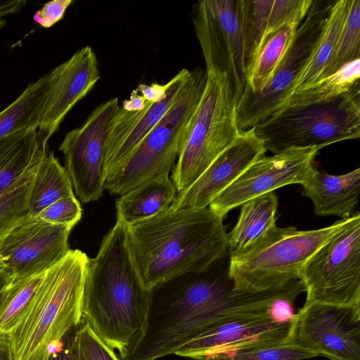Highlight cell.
Listing matches in <instances>:
<instances>
[{"label":"cell","mask_w":360,"mask_h":360,"mask_svg":"<svg viewBox=\"0 0 360 360\" xmlns=\"http://www.w3.org/2000/svg\"><path fill=\"white\" fill-rule=\"evenodd\" d=\"M228 253L208 268L165 281L150 290L142 335L121 360H156L174 354L210 328L231 320L271 317L283 299L281 288L236 290L228 275Z\"/></svg>","instance_id":"6da1fadb"},{"label":"cell","mask_w":360,"mask_h":360,"mask_svg":"<svg viewBox=\"0 0 360 360\" xmlns=\"http://www.w3.org/2000/svg\"><path fill=\"white\" fill-rule=\"evenodd\" d=\"M149 302L150 290L143 285L129 251L127 226L117 219L96 256L87 260L83 321L122 359L143 334Z\"/></svg>","instance_id":"7a4b0ae2"},{"label":"cell","mask_w":360,"mask_h":360,"mask_svg":"<svg viewBox=\"0 0 360 360\" xmlns=\"http://www.w3.org/2000/svg\"><path fill=\"white\" fill-rule=\"evenodd\" d=\"M221 217L209 207L166 211L127 226L129 251L146 288L202 271L228 253Z\"/></svg>","instance_id":"3957f363"},{"label":"cell","mask_w":360,"mask_h":360,"mask_svg":"<svg viewBox=\"0 0 360 360\" xmlns=\"http://www.w3.org/2000/svg\"><path fill=\"white\" fill-rule=\"evenodd\" d=\"M89 257L70 250L46 270L26 311L8 337L13 360H49L83 321L82 297Z\"/></svg>","instance_id":"277c9868"},{"label":"cell","mask_w":360,"mask_h":360,"mask_svg":"<svg viewBox=\"0 0 360 360\" xmlns=\"http://www.w3.org/2000/svg\"><path fill=\"white\" fill-rule=\"evenodd\" d=\"M254 128L273 154L360 137V89L315 102L283 105Z\"/></svg>","instance_id":"5b68a950"},{"label":"cell","mask_w":360,"mask_h":360,"mask_svg":"<svg viewBox=\"0 0 360 360\" xmlns=\"http://www.w3.org/2000/svg\"><path fill=\"white\" fill-rule=\"evenodd\" d=\"M206 71H191L174 101L122 167L104 183L111 195H122L140 184L168 174L181 152L202 97Z\"/></svg>","instance_id":"8992f818"},{"label":"cell","mask_w":360,"mask_h":360,"mask_svg":"<svg viewBox=\"0 0 360 360\" xmlns=\"http://www.w3.org/2000/svg\"><path fill=\"white\" fill-rule=\"evenodd\" d=\"M347 219L309 231L276 226L245 254L229 259L228 275L233 288L259 292L298 279L300 271L308 259L344 226Z\"/></svg>","instance_id":"52a82bcc"},{"label":"cell","mask_w":360,"mask_h":360,"mask_svg":"<svg viewBox=\"0 0 360 360\" xmlns=\"http://www.w3.org/2000/svg\"><path fill=\"white\" fill-rule=\"evenodd\" d=\"M205 86L172 174L176 192L188 188L236 139L240 130L226 74L206 72Z\"/></svg>","instance_id":"ba28073f"},{"label":"cell","mask_w":360,"mask_h":360,"mask_svg":"<svg viewBox=\"0 0 360 360\" xmlns=\"http://www.w3.org/2000/svg\"><path fill=\"white\" fill-rule=\"evenodd\" d=\"M298 279L306 302L360 305V214L346 224L308 259Z\"/></svg>","instance_id":"9c48e42d"},{"label":"cell","mask_w":360,"mask_h":360,"mask_svg":"<svg viewBox=\"0 0 360 360\" xmlns=\"http://www.w3.org/2000/svg\"><path fill=\"white\" fill-rule=\"evenodd\" d=\"M335 1L313 0L268 84L257 93L245 88L236 104V122L240 131L266 120L292 95Z\"/></svg>","instance_id":"30bf717a"},{"label":"cell","mask_w":360,"mask_h":360,"mask_svg":"<svg viewBox=\"0 0 360 360\" xmlns=\"http://www.w3.org/2000/svg\"><path fill=\"white\" fill-rule=\"evenodd\" d=\"M243 0H202L193 6V22L206 72L226 74L236 101L247 83L242 27Z\"/></svg>","instance_id":"8fae6325"},{"label":"cell","mask_w":360,"mask_h":360,"mask_svg":"<svg viewBox=\"0 0 360 360\" xmlns=\"http://www.w3.org/2000/svg\"><path fill=\"white\" fill-rule=\"evenodd\" d=\"M288 343L332 360H360V305L304 304L291 320Z\"/></svg>","instance_id":"7c38bea8"},{"label":"cell","mask_w":360,"mask_h":360,"mask_svg":"<svg viewBox=\"0 0 360 360\" xmlns=\"http://www.w3.org/2000/svg\"><path fill=\"white\" fill-rule=\"evenodd\" d=\"M119 107L117 98L102 103L81 127L65 134L59 146L72 187L84 203L98 200L105 190L106 142L111 121Z\"/></svg>","instance_id":"4fadbf2b"},{"label":"cell","mask_w":360,"mask_h":360,"mask_svg":"<svg viewBox=\"0 0 360 360\" xmlns=\"http://www.w3.org/2000/svg\"><path fill=\"white\" fill-rule=\"evenodd\" d=\"M321 148H292L260 158L215 198L209 208L224 218L250 199L287 185L301 184L314 167V160Z\"/></svg>","instance_id":"5bb4252c"},{"label":"cell","mask_w":360,"mask_h":360,"mask_svg":"<svg viewBox=\"0 0 360 360\" xmlns=\"http://www.w3.org/2000/svg\"><path fill=\"white\" fill-rule=\"evenodd\" d=\"M72 228L28 218L0 242V264L12 280L44 273L70 250L68 238Z\"/></svg>","instance_id":"9a60e30c"},{"label":"cell","mask_w":360,"mask_h":360,"mask_svg":"<svg viewBox=\"0 0 360 360\" xmlns=\"http://www.w3.org/2000/svg\"><path fill=\"white\" fill-rule=\"evenodd\" d=\"M266 152L264 143L255 134L254 128L240 131L233 142L188 188L176 193L169 207L188 210L208 207Z\"/></svg>","instance_id":"2e32d148"},{"label":"cell","mask_w":360,"mask_h":360,"mask_svg":"<svg viewBox=\"0 0 360 360\" xmlns=\"http://www.w3.org/2000/svg\"><path fill=\"white\" fill-rule=\"evenodd\" d=\"M191 74L184 68L169 82L165 96L157 102L148 101L141 111H128L120 106L110 123L104 160L105 181L127 162L136 148L162 119Z\"/></svg>","instance_id":"e0dca14e"},{"label":"cell","mask_w":360,"mask_h":360,"mask_svg":"<svg viewBox=\"0 0 360 360\" xmlns=\"http://www.w3.org/2000/svg\"><path fill=\"white\" fill-rule=\"evenodd\" d=\"M52 71L53 77L38 129L46 142L67 113L86 96L101 77L96 55L89 46L77 51Z\"/></svg>","instance_id":"ac0fdd59"},{"label":"cell","mask_w":360,"mask_h":360,"mask_svg":"<svg viewBox=\"0 0 360 360\" xmlns=\"http://www.w3.org/2000/svg\"><path fill=\"white\" fill-rule=\"evenodd\" d=\"M291 320L255 317L225 321L195 337L174 354L196 360L217 352L286 343Z\"/></svg>","instance_id":"d6986e66"},{"label":"cell","mask_w":360,"mask_h":360,"mask_svg":"<svg viewBox=\"0 0 360 360\" xmlns=\"http://www.w3.org/2000/svg\"><path fill=\"white\" fill-rule=\"evenodd\" d=\"M301 185L302 194L311 200L316 216L347 219L359 204L360 168L333 175L314 167Z\"/></svg>","instance_id":"ffe728a7"},{"label":"cell","mask_w":360,"mask_h":360,"mask_svg":"<svg viewBox=\"0 0 360 360\" xmlns=\"http://www.w3.org/2000/svg\"><path fill=\"white\" fill-rule=\"evenodd\" d=\"M277 207L278 198L274 192L250 199L241 205L238 221L227 233L229 259L245 254L276 226Z\"/></svg>","instance_id":"44dd1931"},{"label":"cell","mask_w":360,"mask_h":360,"mask_svg":"<svg viewBox=\"0 0 360 360\" xmlns=\"http://www.w3.org/2000/svg\"><path fill=\"white\" fill-rule=\"evenodd\" d=\"M46 143L34 129L0 139V193L40 163L47 152Z\"/></svg>","instance_id":"7402d4cb"},{"label":"cell","mask_w":360,"mask_h":360,"mask_svg":"<svg viewBox=\"0 0 360 360\" xmlns=\"http://www.w3.org/2000/svg\"><path fill=\"white\" fill-rule=\"evenodd\" d=\"M176 193L168 174L148 180L116 200L117 219L129 226L150 218L166 211Z\"/></svg>","instance_id":"603a6c76"},{"label":"cell","mask_w":360,"mask_h":360,"mask_svg":"<svg viewBox=\"0 0 360 360\" xmlns=\"http://www.w3.org/2000/svg\"><path fill=\"white\" fill-rule=\"evenodd\" d=\"M53 77L51 70L30 84L17 99L0 112V139L16 131L39 129Z\"/></svg>","instance_id":"cb8c5ba5"},{"label":"cell","mask_w":360,"mask_h":360,"mask_svg":"<svg viewBox=\"0 0 360 360\" xmlns=\"http://www.w3.org/2000/svg\"><path fill=\"white\" fill-rule=\"evenodd\" d=\"M349 4L350 0L335 1L308 63L297 79L292 94L302 91L321 80L335 51Z\"/></svg>","instance_id":"d4e9b609"},{"label":"cell","mask_w":360,"mask_h":360,"mask_svg":"<svg viewBox=\"0 0 360 360\" xmlns=\"http://www.w3.org/2000/svg\"><path fill=\"white\" fill-rule=\"evenodd\" d=\"M75 195L70 176L53 151L39 164L29 195L30 217H34L58 200Z\"/></svg>","instance_id":"484cf974"},{"label":"cell","mask_w":360,"mask_h":360,"mask_svg":"<svg viewBox=\"0 0 360 360\" xmlns=\"http://www.w3.org/2000/svg\"><path fill=\"white\" fill-rule=\"evenodd\" d=\"M304 19L290 20L264 42L248 75L245 87L250 91L259 92L268 84Z\"/></svg>","instance_id":"4316f807"},{"label":"cell","mask_w":360,"mask_h":360,"mask_svg":"<svg viewBox=\"0 0 360 360\" xmlns=\"http://www.w3.org/2000/svg\"><path fill=\"white\" fill-rule=\"evenodd\" d=\"M273 2L243 0L242 27L248 75L262 46Z\"/></svg>","instance_id":"83f0119b"},{"label":"cell","mask_w":360,"mask_h":360,"mask_svg":"<svg viewBox=\"0 0 360 360\" xmlns=\"http://www.w3.org/2000/svg\"><path fill=\"white\" fill-rule=\"evenodd\" d=\"M359 76L360 58L346 64L309 88L292 94L280 106L315 102L336 96L350 90L359 82Z\"/></svg>","instance_id":"f1b7e54d"},{"label":"cell","mask_w":360,"mask_h":360,"mask_svg":"<svg viewBox=\"0 0 360 360\" xmlns=\"http://www.w3.org/2000/svg\"><path fill=\"white\" fill-rule=\"evenodd\" d=\"M38 165L0 193V242L13 228L30 217L29 195Z\"/></svg>","instance_id":"f546056e"},{"label":"cell","mask_w":360,"mask_h":360,"mask_svg":"<svg viewBox=\"0 0 360 360\" xmlns=\"http://www.w3.org/2000/svg\"><path fill=\"white\" fill-rule=\"evenodd\" d=\"M44 274L12 280L0 305V334L8 335L31 302Z\"/></svg>","instance_id":"4dcf8cb0"},{"label":"cell","mask_w":360,"mask_h":360,"mask_svg":"<svg viewBox=\"0 0 360 360\" xmlns=\"http://www.w3.org/2000/svg\"><path fill=\"white\" fill-rule=\"evenodd\" d=\"M359 58H360V0H350L347 17L337 45L321 80L334 74L346 64Z\"/></svg>","instance_id":"1f68e13d"},{"label":"cell","mask_w":360,"mask_h":360,"mask_svg":"<svg viewBox=\"0 0 360 360\" xmlns=\"http://www.w3.org/2000/svg\"><path fill=\"white\" fill-rule=\"evenodd\" d=\"M316 356L310 352L286 342L217 352L196 360H302Z\"/></svg>","instance_id":"d6a6232c"},{"label":"cell","mask_w":360,"mask_h":360,"mask_svg":"<svg viewBox=\"0 0 360 360\" xmlns=\"http://www.w3.org/2000/svg\"><path fill=\"white\" fill-rule=\"evenodd\" d=\"M75 345L78 360H121L85 321L76 330Z\"/></svg>","instance_id":"836d02e7"},{"label":"cell","mask_w":360,"mask_h":360,"mask_svg":"<svg viewBox=\"0 0 360 360\" xmlns=\"http://www.w3.org/2000/svg\"><path fill=\"white\" fill-rule=\"evenodd\" d=\"M312 1L313 0H274L263 44L270 36L287 22L297 18H304Z\"/></svg>","instance_id":"e575fe53"},{"label":"cell","mask_w":360,"mask_h":360,"mask_svg":"<svg viewBox=\"0 0 360 360\" xmlns=\"http://www.w3.org/2000/svg\"><path fill=\"white\" fill-rule=\"evenodd\" d=\"M82 210L75 195L62 198L46 207L33 218L55 224L74 227L81 219Z\"/></svg>","instance_id":"d590c367"},{"label":"cell","mask_w":360,"mask_h":360,"mask_svg":"<svg viewBox=\"0 0 360 360\" xmlns=\"http://www.w3.org/2000/svg\"><path fill=\"white\" fill-rule=\"evenodd\" d=\"M72 0H53L45 4L43 7L33 15L35 22L42 27L49 28L63 19Z\"/></svg>","instance_id":"8d00e7d4"},{"label":"cell","mask_w":360,"mask_h":360,"mask_svg":"<svg viewBox=\"0 0 360 360\" xmlns=\"http://www.w3.org/2000/svg\"><path fill=\"white\" fill-rule=\"evenodd\" d=\"M77 328H74L64 338L62 347L49 360H78L75 345Z\"/></svg>","instance_id":"74e56055"},{"label":"cell","mask_w":360,"mask_h":360,"mask_svg":"<svg viewBox=\"0 0 360 360\" xmlns=\"http://www.w3.org/2000/svg\"><path fill=\"white\" fill-rule=\"evenodd\" d=\"M168 85V82L165 84L153 83L150 85H147L141 84L137 86L136 89L139 93H141V95L146 101L154 103L160 101L165 96Z\"/></svg>","instance_id":"f35d334b"},{"label":"cell","mask_w":360,"mask_h":360,"mask_svg":"<svg viewBox=\"0 0 360 360\" xmlns=\"http://www.w3.org/2000/svg\"><path fill=\"white\" fill-rule=\"evenodd\" d=\"M26 3L25 0H0V29L6 25L4 17L18 12Z\"/></svg>","instance_id":"ab89813d"},{"label":"cell","mask_w":360,"mask_h":360,"mask_svg":"<svg viewBox=\"0 0 360 360\" xmlns=\"http://www.w3.org/2000/svg\"><path fill=\"white\" fill-rule=\"evenodd\" d=\"M148 101L134 89L131 93L129 99L124 100L122 108L128 111H141L145 108Z\"/></svg>","instance_id":"60d3db41"},{"label":"cell","mask_w":360,"mask_h":360,"mask_svg":"<svg viewBox=\"0 0 360 360\" xmlns=\"http://www.w3.org/2000/svg\"><path fill=\"white\" fill-rule=\"evenodd\" d=\"M0 360H13L8 335L0 334Z\"/></svg>","instance_id":"b9f144b4"},{"label":"cell","mask_w":360,"mask_h":360,"mask_svg":"<svg viewBox=\"0 0 360 360\" xmlns=\"http://www.w3.org/2000/svg\"><path fill=\"white\" fill-rule=\"evenodd\" d=\"M12 276L9 272L3 269L0 271V292L4 290L11 282Z\"/></svg>","instance_id":"7bdbcfd3"},{"label":"cell","mask_w":360,"mask_h":360,"mask_svg":"<svg viewBox=\"0 0 360 360\" xmlns=\"http://www.w3.org/2000/svg\"><path fill=\"white\" fill-rule=\"evenodd\" d=\"M4 295V290H3L2 291L0 292V305H1V302L3 300Z\"/></svg>","instance_id":"ee69618b"},{"label":"cell","mask_w":360,"mask_h":360,"mask_svg":"<svg viewBox=\"0 0 360 360\" xmlns=\"http://www.w3.org/2000/svg\"><path fill=\"white\" fill-rule=\"evenodd\" d=\"M4 269L3 266L0 264V271Z\"/></svg>","instance_id":"f6af8a7d"}]
</instances>
